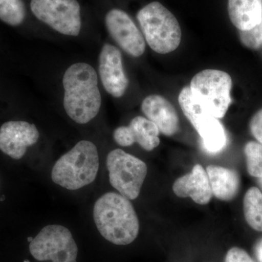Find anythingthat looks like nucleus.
<instances>
[{"label":"nucleus","mask_w":262,"mask_h":262,"mask_svg":"<svg viewBox=\"0 0 262 262\" xmlns=\"http://www.w3.org/2000/svg\"><path fill=\"white\" fill-rule=\"evenodd\" d=\"M100 77L103 86L113 97L120 98L125 94L129 80L124 71L120 50L113 45H103L99 55Z\"/></svg>","instance_id":"nucleus-11"},{"label":"nucleus","mask_w":262,"mask_h":262,"mask_svg":"<svg viewBox=\"0 0 262 262\" xmlns=\"http://www.w3.org/2000/svg\"><path fill=\"white\" fill-rule=\"evenodd\" d=\"M173 191L179 198H190L199 205L208 204L213 196L208 174L200 164H196L190 173L175 181Z\"/></svg>","instance_id":"nucleus-15"},{"label":"nucleus","mask_w":262,"mask_h":262,"mask_svg":"<svg viewBox=\"0 0 262 262\" xmlns=\"http://www.w3.org/2000/svg\"><path fill=\"white\" fill-rule=\"evenodd\" d=\"M261 48H262V37H261Z\"/></svg>","instance_id":"nucleus-26"},{"label":"nucleus","mask_w":262,"mask_h":262,"mask_svg":"<svg viewBox=\"0 0 262 262\" xmlns=\"http://www.w3.org/2000/svg\"><path fill=\"white\" fill-rule=\"evenodd\" d=\"M244 212L248 225L262 232V192L257 187L248 189L244 196Z\"/></svg>","instance_id":"nucleus-18"},{"label":"nucleus","mask_w":262,"mask_h":262,"mask_svg":"<svg viewBox=\"0 0 262 262\" xmlns=\"http://www.w3.org/2000/svg\"><path fill=\"white\" fill-rule=\"evenodd\" d=\"M106 167L111 185L127 199H136L147 174L146 164L134 155L117 149L108 153Z\"/></svg>","instance_id":"nucleus-6"},{"label":"nucleus","mask_w":262,"mask_h":262,"mask_svg":"<svg viewBox=\"0 0 262 262\" xmlns=\"http://www.w3.org/2000/svg\"><path fill=\"white\" fill-rule=\"evenodd\" d=\"M160 130L156 125L146 117L138 116L131 120L128 126L117 127L114 131L115 142L122 146H130L137 143L146 151L159 146Z\"/></svg>","instance_id":"nucleus-13"},{"label":"nucleus","mask_w":262,"mask_h":262,"mask_svg":"<svg viewBox=\"0 0 262 262\" xmlns=\"http://www.w3.org/2000/svg\"><path fill=\"white\" fill-rule=\"evenodd\" d=\"M25 262H29V261H25Z\"/></svg>","instance_id":"nucleus-27"},{"label":"nucleus","mask_w":262,"mask_h":262,"mask_svg":"<svg viewBox=\"0 0 262 262\" xmlns=\"http://www.w3.org/2000/svg\"><path fill=\"white\" fill-rule=\"evenodd\" d=\"M225 262H255L242 248L233 247L226 255Z\"/></svg>","instance_id":"nucleus-23"},{"label":"nucleus","mask_w":262,"mask_h":262,"mask_svg":"<svg viewBox=\"0 0 262 262\" xmlns=\"http://www.w3.org/2000/svg\"><path fill=\"white\" fill-rule=\"evenodd\" d=\"M36 18L56 32L77 37L81 31L80 5L77 0H32Z\"/></svg>","instance_id":"nucleus-9"},{"label":"nucleus","mask_w":262,"mask_h":262,"mask_svg":"<svg viewBox=\"0 0 262 262\" xmlns=\"http://www.w3.org/2000/svg\"><path fill=\"white\" fill-rule=\"evenodd\" d=\"M206 172L213 195L222 201H232L235 198L241 186L239 176L236 170L210 165Z\"/></svg>","instance_id":"nucleus-16"},{"label":"nucleus","mask_w":262,"mask_h":262,"mask_svg":"<svg viewBox=\"0 0 262 262\" xmlns=\"http://www.w3.org/2000/svg\"><path fill=\"white\" fill-rule=\"evenodd\" d=\"M262 19L258 25L246 31L239 30V37L241 42L248 49L259 50L261 48Z\"/></svg>","instance_id":"nucleus-21"},{"label":"nucleus","mask_w":262,"mask_h":262,"mask_svg":"<svg viewBox=\"0 0 262 262\" xmlns=\"http://www.w3.org/2000/svg\"><path fill=\"white\" fill-rule=\"evenodd\" d=\"M253 251H254V255L258 262H262V237L258 239L256 244H255Z\"/></svg>","instance_id":"nucleus-24"},{"label":"nucleus","mask_w":262,"mask_h":262,"mask_svg":"<svg viewBox=\"0 0 262 262\" xmlns=\"http://www.w3.org/2000/svg\"><path fill=\"white\" fill-rule=\"evenodd\" d=\"M141 110L164 135L171 136L178 132V114L172 103L163 96L157 94L146 96L141 103Z\"/></svg>","instance_id":"nucleus-14"},{"label":"nucleus","mask_w":262,"mask_h":262,"mask_svg":"<svg viewBox=\"0 0 262 262\" xmlns=\"http://www.w3.org/2000/svg\"><path fill=\"white\" fill-rule=\"evenodd\" d=\"M98 169L97 147L91 141L82 140L57 160L51 179L64 189L77 190L94 182Z\"/></svg>","instance_id":"nucleus-3"},{"label":"nucleus","mask_w":262,"mask_h":262,"mask_svg":"<svg viewBox=\"0 0 262 262\" xmlns=\"http://www.w3.org/2000/svg\"><path fill=\"white\" fill-rule=\"evenodd\" d=\"M29 251L38 261L77 262L78 248L67 227L48 225L32 239Z\"/></svg>","instance_id":"nucleus-8"},{"label":"nucleus","mask_w":262,"mask_h":262,"mask_svg":"<svg viewBox=\"0 0 262 262\" xmlns=\"http://www.w3.org/2000/svg\"><path fill=\"white\" fill-rule=\"evenodd\" d=\"M249 127L255 139L262 144V108L253 115L250 121Z\"/></svg>","instance_id":"nucleus-22"},{"label":"nucleus","mask_w":262,"mask_h":262,"mask_svg":"<svg viewBox=\"0 0 262 262\" xmlns=\"http://www.w3.org/2000/svg\"><path fill=\"white\" fill-rule=\"evenodd\" d=\"M26 8L22 0H0V19L8 25L17 27L23 23Z\"/></svg>","instance_id":"nucleus-19"},{"label":"nucleus","mask_w":262,"mask_h":262,"mask_svg":"<svg viewBox=\"0 0 262 262\" xmlns=\"http://www.w3.org/2000/svg\"><path fill=\"white\" fill-rule=\"evenodd\" d=\"M105 24L111 37L125 53L133 57L144 54L146 49L144 35L125 11L110 10L105 17Z\"/></svg>","instance_id":"nucleus-10"},{"label":"nucleus","mask_w":262,"mask_h":262,"mask_svg":"<svg viewBox=\"0 0 262 262\" xmlns=\"http://www.w3.org/2000/svg\"><path fill=\"white\" fill-rule=\"evenodd\" d=\"M39 133L34 124L26 121H9L0 127V150L14 160H20L27 147L35 144Z\"/></svg>","instance_id":"nucleus-12"},{"label":"nucleus","mask_w":262,"mask_h":262,"mask_svg":"<svg viewBox=\"0 0 262 262\" xmlns=\"http://www.w3.org/2000/svg\"><path fill=\"white\" fill-rule=\"evenodd\" d=\"M231 76L224 71L205 70L194 76L190 82L194 100L208 113L223 118L232 103Z\"/></svg>","instance_id":"nucleus-5"},{"label":"nucleus","mask_w":262,"mask_h":262,"mask_svg":"<svg viewBox=\"0 0 262 262\" xmlns=\"http://www.w3.org/2000/svg\"><path fill=\"white\" fill-rule=\"evenodd\" d=\"M228 13L236 28L249 30L261 21L262 0H228Z\"/></svg>","instance_id":"nucleus-17"},{"label":"nucleus","mask_w":262,"mask_h":262,"mask_svg":"<svg viewBox=\"0 0 262 262\" xmlns=\"http://www.w3.org/2000/svg\"><path fill=\"white\" fill-rule=\"evenodd\" d=\"M94 220L100 234L113 244L126 246L139 234V218L132 203L117 193L107 192L98 198Z\"/></svg>","instance_id":"nucleus-2"},{"label":"nucleus","mask_w":262,"mask_h":262,"mask_svg":"<svg viewBox=\"0 0 262 262\" xmlns=\"http://www.w3.org/2000/svg\"><path fill=\"white\" fill-rule=\"evenodd\" d=\"M183 113L201 136L205 149L218 153L227 145L225 127L218 118L204 110L193 98L189 86L184 87L179 96Z\"/></svg>","instance_id":"nucleus-7"},{"label":"nucleus","mask_w":262,"mask_h":262,"mask_svg":"<svg viewBox=\"0 0 262 262\" xmlns=\"http://www.w3.org/2000/svg\"><path fill=\"white\" fill-rule=\"evenodd\" d=\"M248 173L251 177L262 178V144L256 141H248L245 145Z\"/></svg>","instance_id":"nucleus-20"},{"label":"nucleus","mask_w":262,"mask_h":262,"mask_svg":"<svg viewBox=\"0 0 262 262\" xmlns=\"http://www.w3.org/2000/svg\"><path fill=\"white\" fill-rule=\"evenodd\" d=\"M136 18L150 48L160 54L171 53L178 48L182 30L175 15L158 2L141 8Z\"/></svg>","instance_id":"nucleus-4"},{"label":"nucleus","mask_w":262,"mask_h":262,"mask_svg":"<svg viewBox=\"0 0 262 262\" xmlns=\"http://www.w3.org/2000/svg\"><path fill=\"white\" fill-rule=\"evenodd\" d=\"M258 182L262 190V178H258Z\"/></svg>","instance_id":"nucleus-25"},{"label":"nucleus","mask_w":262,"mask_h":262,"mask_svg":"<svg viewBox=\"0 0 262 262\" xmlns=\"http://www.w3.org/2000/svg\"><path fill=\"white\" fill-rule=\"evenodd\" d=\"M98 75L89 63H76L63 77V107L73 121L86 124L97 116L101 106Z\"/></svg>","instance_id":"nucleus-1"}]
</instances>
